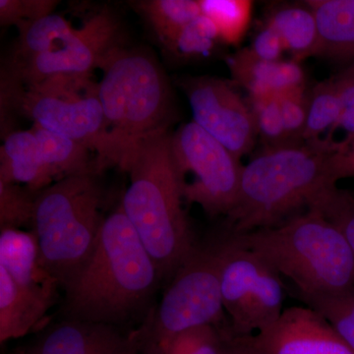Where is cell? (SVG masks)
Segmentation results:
<instances>
[{
    "label": "cell",
    "instance_id": "cell-7",
    "mask_svg": "<svg viewBox=\"0 0 354 354\" xmlns=\"http://www.w3.org/2000/svg\"><path fill=\"white\" fill-rule=\"evenodd\" d=\"M102 203L95 174L65 177L38 193L32 230L41 266L64 290L94 251L104 218Z\"/></svg>",
    "mask_w": 354,
    "mask_h": 354
},
{
    "label": "cell",
    "instance_id": "cell-5",
    "mask_svg": "<svg viewBox=\"0 0 354 354\" xmlns=\"http://www.w3.org/2000/svg\"><path fill=\"white\" fill-rule=\"evenodd\" d=\"M21 114L44 129L68 137L97 153L95 174L120 165L109 138L97 83L90 77L59 76L23 85L1 71V122Z\"/></svg>",
    "mask_w": 354,
    "mask_h": 354
},
{
    "label": "cell",
    "instance_id": "cell-30",
    "mask_svg": "<svg viewBox=\"0 0 354 354\" xmlns=\"http://www.w3.org/2000/svg\"><path fill=\"white\" fill-rule=\"evenodd\" d=\"M309 209H318L346 237L354 252V190L329 188Z\"/></svg>",
    "mask_w": 354,
    "mask_h": 354
},
{
    "label": "cell",
    "instance_id": "cell-15",
    "mask_svg": "<svg viewBox=\"0 0 354 354\" xmlns=\"http://www.w3.org/2000/svg\"><path fill=\"white\" fill-rule=\"evenodd\" d=\"M227 64L234 83L245 88L249 97L279 95L306 87L304 70L295 60L264 62L246 48L228 58Z\"/></svg>",
    "mask_w": 354,
    "mask_h": 354
},
{
    "label": "cell",
    "instance_id": "cell-17",
    "mask_svg": "<svg viewBox=\"0 0 354 354\" xmlns=\"http://www.w3.org/2000/svg\"><path fill=\"white\" fill-rule=\"evenodd\" d=\"M0 267L23 288L53 293L60 288L41 266L38 239L32 230L0 228Z\"/></svg>",
    "mask_w": 354,
    "mask_h": 354
},
{
    "label": "cell",
    "instance_id": "cell-8",
    "mask_svg": "<svg viewBox=\"0 0 354 354\" xmlns=\"http://www.w3.org/2000/svg\"><path fill=\"white\" fill-rule=\"evenodd\" d=\"M230 232L197 241L165 288L160 304L138 330L141 354H164L174 337L185 330L215 326L232 334L221 298V268Z\"/></svg>",
    "mask_w": 354,
    "mask_h": 354
},
{
    "label": "cell",
    "instance_id": "cell-16",
    "mask_svg": "<svg viewBox=\"0 0 354 354\" xmlns=\"http://www.w3.org/2000/svg\"><path fill=\"white\" fill-rule=\"evenodd\" d=\"M55 295L17 285L0 267V342L29 334L46 317Z\"/></svg>",
    "mask_w": 354,
    "mask_h": 354
},
{
    "label": "cell",
    "instance_id": "cell-28",
    "mask_svg": "<svg viewBox=\"0 0 354 354\" xmlns=\"http://www.w3.org/2000/svg\"><path fill=\"white\" fill-rule=\"evenodd\" d=\"M232 335L215 326L185 330L172 339L164 354H227Z\"/></svg>",
    "mask_w": 354,
    "mask_h": 354
},
{
    "label": "cell",
    "instance_id": "cell-6",
    "mask_svg": "<svg viewBox=\"0 0 354 354\" xmlns=\"http://www.w3.org/2000/svg\"><path fill=\"white\" fill-rule=\"evenodd\" d=\"M97 83L109 136L120 157L149 135L169 129L171 88L148 51L115 46L102 58Z\"/></svg>",
    "mask_w": 354,
    "mask_h": 354
},
{
    "label": "cell",
    "instance_id": "cell-35",
    "mask_svg": "<svg viewBox=\"0 0 354 354\" xmlns=\"http://www.w3.org/2000/svg\"><path fill=\"white\" fill-rule=\"evenodd\" d=\"M249 50L256 57L270 62L281 60L283 53L286 51L285 44L278 32L267 24L256 35Z\"/></svg>",
    "mask_w": 354,
    "mask_h": 354
},
{
    "label": "cell",
    "instance_id": "cell-14",
    "mask_svg": "<svg viewBox=\"0 0 354 354\" xmlns=\"http://www.w3.org/2000/svg\"><path fill=\"white\" fill-rule=\"evenodd\" d=\"M138 330L68 318L48 328L31 354H141Z\"/></svg>",
    "mask_w": 354,
    "mask_h": 354
},
{
    "label": "cell",
    "instance_id": "cell-31",
    "mask_svg": "<svg viewBox=\"0 0 354 354\" xmlns=\"http://www.w3.org/2000/svg\"><path fill=\"white\" fill-rule=\"evenodd\" d=\"M258 135L265 143V148L290 145L286 136L283 114L278 95L249 97Z\"/></svg>",
    "mask_w": 354,
    "mask_h": 354
},
{
    "label": "cell",
    "instance_id": "cell-11",
    "mask_svg": "<svg viewBox=\"0 0 354 354\" xmlns=\"http://www.w3.org/2000/svg\"><path fill=\"white\" fill-rule=\"evenodd\" d=\"M120 21L108 8L91 16L57 50L2 68L23 85L59 76L90 77L109 50L120 46Z\"/></svg>",
    "mask_w": 354,
    "mask_h": 354
},
{
    "label": "cell",
    "instance_id": "cell-4",
    "mask_svg": "<svg viewBox=\"0 0 354 354\" xmlns=\"http://www.w3.org/2000/svg\"><path fill=\"white\" fill-rule=\"evenodd\" d=\"M232 234L300 292H333L354 286L353 248L318 209H306L278 227Z\"/></svg>",
    "mask_w": 354,
    "mask_h": 354
},
{
    "label": "cell",
    "instance_id": "cell-34",
    "mask_svg": "<svg viewBox=\"0 0 354 354\" xmlns=\"http://www.w3.org/2000/svg\"><path fill=\"white\" fill-rule=\"evenodd\" d=\"M59 2L55 0H0V24L17 26L50 15Z\"/></svg>",
    "mask_w": 354,
    "mask_h": 354
},
{
    "label": "cell",
    "instance_id": "cell-39",
    "mask_svg": "<svg viewBox=\"0 0 354 354\" xmlns=\"http://www.w3.org/2000/svg\"><path fill=\"white\" fill-rule=\"evenodd\" d=\"M11 354H31L29 351H25V349H18V351H14Z\"/></svg>",
    "mask_w": 354,
    "mask_h": 354
},
{
    "label": "cell",
    "instance_id": "cell-24",
    "mask_svg": "<svg viewBox=\"0 0 354 354\" xmlns=\"http://www.w3.org/2000/svg\"><path fill=\"white\" fill-rule=\"evenodd\" d=\"M341 111V101L334 76L317 83L310 92L308 116L302 138L304 143L310 145L326 143L337 149L334 134Z\"/></svg>",
    "mask_w": 354,
    "mask_h": 354
},
{
    "label": "cell",
    "instance_id": "cell-19",
    "mask_svg": "<svg viewBox=\"0 0 354 354\" xmlns=\"http://www.w3.org/2000/svg\"><path fill=\"white\" fill-rule=\"evenodd\" d=\"M315 15L319 55L346 64L354 60V0L305 1Z\"/></svg>",
    "mask_w": 354,
    "mask_h": 354
},
{
    "label": "cell",
    "instance_id": "cell-27",
    "mask_svg": "<svg viewBox=\"0 0 354 354\" xmlns=\"http://www.w3.org/2000/svg\"><path fill=\"white\" fill-rule=\"evenodd\" d=\"M38 193L0 180V228H32Z\"/></svg>",
    "mask_w": 354,
    "mask_h": 354
},
{
    "label": "cell",
    "instance_id": "cell-20",
    "mask_svg": "<svg viewBox=\"0 0 354 354\" xmlns=\"http://www.w3.org/2000/svg\"><path fill=\"white\" fill-rule=\"evenodd\" d=\"M305 3V2H304ZM266 24L281 37L286 50L297 62L317 57L320 51L318 26L313 11L304 6H283L268 14Z\"/></svg>",
    "mask_w": 354,
    "mask_h": 354
},
{
    "label": "cell",
    "instance_id": "cell-10",
    "mask_svg": "<svg viewBox=\"0 0 354 354\" xmlns=\"http://www.w3.org/2000/svg\"><path fill=\"white\" fill-rule=\"evenodd\" d=\"M221 298L234 337H248L279 320L286 286L257 253L230 241L221 268Z\"/></svg>",
    "mask_w": 354,
    "mask_h": 354
},
{
    "label": "cell",
    "instance_id": "cell-33",
    "mask_svg": "<svg viewBox=\"0 0 354 354\" xmlns=\"http://www.w3.org/2000/svg\"><path fill=\"white\" fill-rule=\"evenodd\" d=\"M334 78L342 106L341 116L335 134L337 130L344 132V139L339 144L337 152L344 153L348 152L354 140V60L349 62Z\"/></svg>",
    "mask_w": 354,
    "mask_h": 354
},
{
    "label": "cell",
    "instance_id": "cell-21",
    "mask_svg": "<svg viewBox=\"0 0 354 354\" xmlns=\"http://www.w3.org/2000/svg\"><path fill=\"white\" fill-rule=\"evenodd\" d=\"M46 171L53 181L78 174H95L92 151L83 144L32 124Z\"/></svg>",
    "mask_w": 354,
    "mask_h": 354
},
{
    "label": "cell",
    "instance_id": "cell-12",
    "mask_svg": "<svg viewBox=\"0 0 354 354\" xmlns=\"http://www.w3.org/2000/svg\"><path fill=\"white\" fill-rule=\"evenodd\" d=\"M181 84L198 127L239 160L252 150L258 136L255 118L234 84L208 76L185 79Z\"/></svg>",
    "mask_w": 354,
    "mask_h": 354
},
{
    "label": "cell",
    "instance_id": "cell-3",
    "mask_svg": "<svg viewBox=\"0 0 354 354\" xmlns=\"http://www.w3.org/2000/svg\"><path fill=\"white\" fill-rule=\"evenodd\" d=\"M334 146L298 144L265 148L244 165L234 208L225 227L234 234L278 227L308 209L337 186L332 176Z\"/></svg>",
    "mask_w": 354,
    "mask_h": 354
},
{
    "label": "cell",
    "instance_id": "cell-38",
    "mask_svg": "<svg viewBox=\"0 0 354 354\" xmlns=\"http://www.w3.org/2000/svg\"><path fill=\"white\" fill-rule=\"evenodd\" d=\"M337 158H339L341 162H354V140L353 144H351V148L348 149V152L344 153H337Z\"/></svg>",
    "mask_w": 354,
    "mask_h": 354
},
{
    "label": "cell",
    "instance_id": "cell-32",
    "mask_svg": "<svg viewBox=\"0 0 354 354\" xmlns=\"http://www.w3.org/2000/svg\"><path fill=\"white\" fill-rule=\"evenodd\" d=\"M286 136L290 145L304 143V134L308 116L310 93L306 87L295 88L279 95Z\"/></svg>",
    "mask_w": 354,
    "mask_h": 354
},
{
    "label": "cell",
    "instance_id": "cell-36",
    "mask_svg": "<svg viewBox=\"0 0 354 354\" xmlns=\"http://www.w3.org/2000/svg\"><path fill=\"white\" fill-rule=\"evenodd\" d=\"M335 153L332 158V176L335 183L341 179L354 177V162H342L337 160Z\"/></svg>",
    "mask_w": 354,
    "mask_h": 354
},
{
    "label": "cell",
    "instance_id": "cell-37",
    "mask_svg": "<svg viewBox=\"0 0 354 354\" xmlns=\"http://www.w3.org/2000/svg\"><path fill=\"white\" fill-rule=\"evenodd\" d=\"M227 354H260L244 337H232L228 342Z\"/></svg>",
    "mask_w": 354,
    "mask_h": 354
},
{
    "label": "cell",
    "instance_id": "cell-23",
    "mask_svg": "<svg viewBox=\"0 0 354 354\" xmlns=\"http://www.w3.org/2000/svg\"><path fill=\"white\" fill-rule=\"evenodd\" d=\"M16 27L18 39L10 64H21L57 50L75 30L70 21L55 13Z\"/></svg>",
    "mask_w": 354,
    "mask_h": 354
},
{
    "label": "cell",
    "instance_id": "cell-26",
    "mask_svg": "<svg viewBox=\"0 0 354 354\" xmlns=\"http://www.w3.org/2000/svg\"><path fill=\"white\" fill-rule=\"evenodd\" d=\"M203 15L213 21L221 43L236 46L246 35L253 2L249 0H199Z\"/></svg>",
    "mask_w": 354,
    "mask_h": 354
},
{
    "label": "cell",
    "instance_id": "cell-1",
    "mask_svg": "<svg viewBox=\"0 0 354 354\" xmlns=\"http://www.w3.org/2000/svg\"><path fill=\"white\" fill-rule=\"evenodd\" d=\"M157 265L121 204L102 221L94 251L64 288L68 318L122 326L153 309L162 285Z\"/></svg>",
    "mask_w": 354,
    "mask_h": 354
},
{
    "label": "cell",
    "instance_id": "cell-18",
    "mask_svg": "<svg viewBox=\"0 0 354 354\" xmlns=\"http://www.w3.org/2000/svg\"><path fill=\"white\" fill-rule=\"evenodd\" d=\"M0 147V180L19 184L39 192L55 183L43 157L36 135L29 130L11 131Z\"/></svg>",
    "mask_w": 354,
    "mask_h": 354
},
{
    "label": "cell",
    "instance_id": "cell-9",
    "mask_svg": "<svg viewBox=\"0 0 354 354\" xmlns=\"http://www.w3.org/2000/svg\"><path fill=\"white\" fill-rule=\"evenodd\" d=\"M171 152L184 201L197 204L207 215L227 216L234 208L243 165L225 146L194 121L171 133Z\"/></svg>",
    "mask_w": 354,
    "mask_h": 354
},
{
    "label": "cell",
    "instance_id": "cell-13",
    "mask_svg": "<svg viewBox=\"0 0 354 354\" xmlns=\"http://www.w3.org/2000/svg\"><path fill=\"white\" fill-rule=\"evenodd\" d=\"M244 339L260 354H354L329 323L306 306L283 310L276 323Z\"/></svg>",
    "mask_w": 354,
    "mask_h": 354
},
{
    "label": "cell",
    "instance_id": "cell-25",
    "mask_svg": "<svg viewBox=\"0 0 354 354\" xmlns=\"http://www.w3.org/2000/svg\"><path fill=\"white\" fill-rule=\"evenodd\" d=\"M304 306L325 319L354 351V286L326 293H292Z\"/></svg>",
    "mask_w": 354,
    "mask_h": 354
},
{
    "label": "cell",
    "instance_id": "cell-22",
    "mask_svg": "<svg viewBox=\"0 0 354 354\" xmlns=\"http://www.w3.org/2000/svg\"><path fill=\"white\" fill-rule=\"evenodd\" d=\"M131 6L143 16L153 32L169 50L184 28L202 14L195 0H142Z\"/></svg>",
    "mask_w": 354,
    "mask_h": 354
},
{
    "label": "cell",
    "instance_id": "cell-2",
    "mask_svg": "<svg viewBox=\"0 0 354 354\" xmlns=\"http://www.w3.org/2000/svg\"><path fill=\"white\" fill-rule=\"evenodd\" d=\"M120 167L130 177L121 206L167 286L197 243L183 208L171 133L160 130L140 140Z\"/></svg>",
    "mask_w": 354,
    "mask_h": 354
},
{
    "label": "cell",
    "instance_id": "cell-29",
    "mask_svg": "<svg viewBox=\"0 0 354 354\" xmlns=\"http://www.w3.org/2000/svg\"><path fill=\"white\" fill-rule=\"evenodd\" d=\"M220 41V35L213 21L201 14L184 28L169 53L185 59L208 57Z\"/></svg>",
    "mask_w": 354,
    "mask_h": 354
}]
</instances>
